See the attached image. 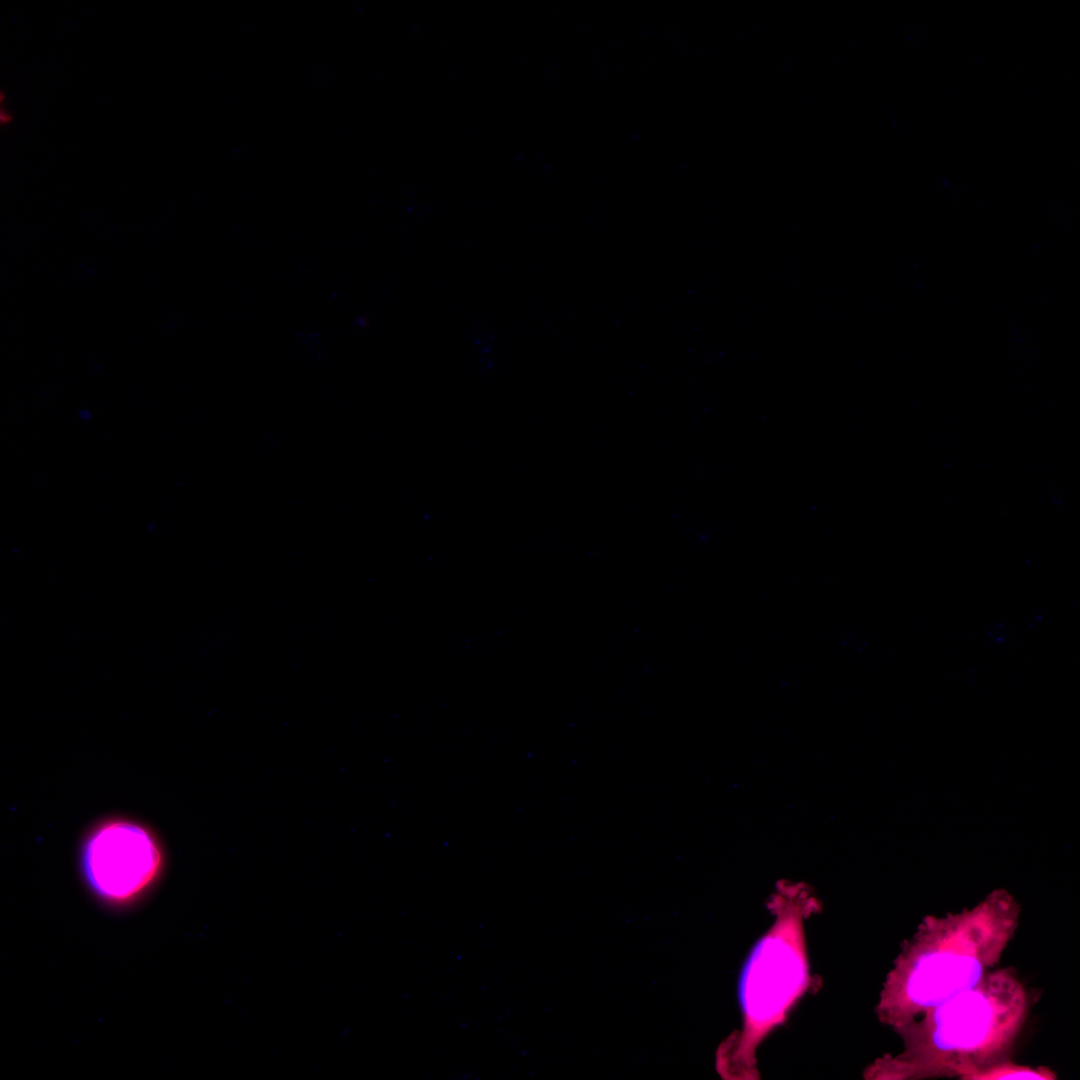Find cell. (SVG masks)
Here are the masks:
<instances>
[{"instance_id":"obj_1","label":"cell","mask_w":1080,"mask_h":1080,"mask_svg":"<svg viewBox=\"0 0 1080 1080\" xmlns=\"http://www.w3.org/2000/svg\"><path fill=\"white\" fill-rule=\"evenodd\" d=\"M1030 1008L1027 990L1012 968L988 971L974 987L896 1029L901 1053L884 1054L864 1071L867 1080L972 1077L1011 1052Z\"/></svg>"},{"instance_id":"obj_5","label":"cell","mask_w":1080,"mask_h":1080,"mask_svg":"<svg viewBox=\"0 0 1080 1080\" xmlns=\"http://www.w3.org/2000/svg\"><path fill=\"white\" fill-rule=\"evenodd\" d=\"M1036 1079L1054 1080L1056 1074L1048 1067L1018 1065L1011 1060L995 1064L977 1074L971 1080Z\"/></svg>"},{"instance_id":"obj_3","label":"cell","mask_w":1080,"mask_h":1080,"mask_svg":"<svg viewBox=\"0 0 1080 1080\" xmlns=\"http://www.w3.org/2000/svg\"><path fill=\"white\" fill-rule=\"evenodd\" d=\"M766 907L774 922L753 946L739 979L742 1027L722 1042L716 1054V1069L724 1079L760 1078L759 1045L815 982L804 932V921L823 907L815 889L802 880L779 879Z\"/></svg>"},{"instance_id":"obj_4","label":"cell","mask_w":1080,"mask_h":1080,"mask_svg":"<svg viewBox=\"0 0 1080 1080\" xmlns=\"http://www.w3.org/2000/svg\"><path fill=\"white\" fill-rule=\"evenodd\" d=\"M86 878L102 898L130 900L156 878L162 855L154 837L144 827L117 820L102 824L84 846Z\"/></svg>"},{"instance_id":"obj_2","label":"cell","mask_w":1080,"mask_h":1080,"mask_svg":"<svg viewBox=\"0 0 1080 1080\" xmlns=\"http://www.w3.org/2000/svg\"><path fill=\"white\" fill-rule=\"evenodd\" d=\"M1020 906L996 890L971 908L929 915L901 945L875 1008L894 1030L977 985L1015 935Z\"/></svg>"}]
</instances>
